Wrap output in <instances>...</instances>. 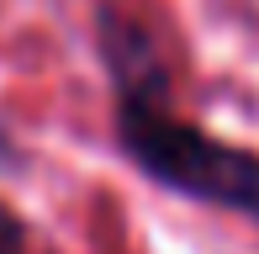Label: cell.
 <instances>
[{
  "label": "cell",
  "instance_id": "1",
  "mask_svg": "<svg viewBox=\"0 0 259 254\" xmlns=\"http://www.w3.org/2000/svg\"><path fill=\"white\" fill-rule=\"evenodd\" d=\"M116 143L154 186L259 228V154L180 117L164 79H116Z\"/></svg>",
  "mask_w": 259,
  "mask_h": 254
},
{
  "label": "cell",
  "instance_id": "2",
  "mask_svg": "<svg viewBox=\"0 0 259 254\" xmlns=\"http://www.w3.org/2000/svg\"><path fill=\"white\" fill-rule=\"evenodd\" d=\"M0 254H42V244L32 238V228L21 223L16 212L0 206Z\"/></svg>",
  "mask_w": 259,
  "mask_h": 254
}]
</instances>
